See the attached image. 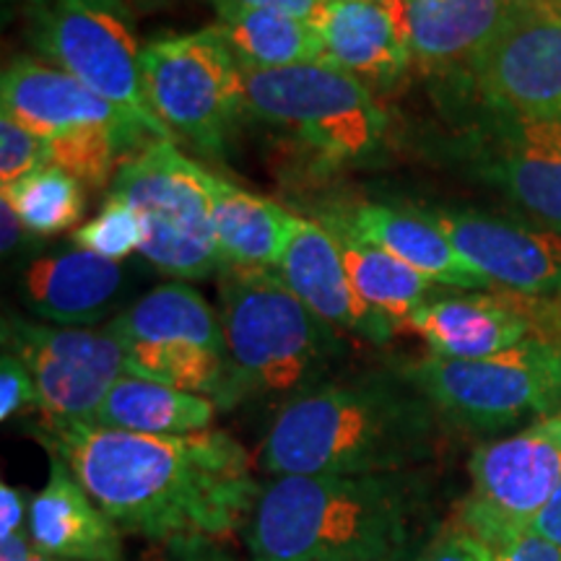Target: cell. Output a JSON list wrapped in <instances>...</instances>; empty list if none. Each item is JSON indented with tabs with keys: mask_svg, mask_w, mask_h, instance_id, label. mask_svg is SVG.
<instances>
[{
	"mask_svg": "<svg viewBox=\"0 0 561 561\" xmlns=\"http://www.w3.org/2000/svg\"><path fill=\"white\" fill-rule=\"evenodd\" d=\"M541 5H546V9L561 16V0H541Z\"/></svg>",
	"mask_w": 561,
	"mask_h": 561,
	"instance_id": "60d3db41",
	"label": "cell"
},
{
	"mask_svg": "<svg viewBox=\"0 0 561 561\" xmlns=\"http://www.w3.org/2000/svg\"><path fill=\"white\" fill-rule=\"evenodd\" d=\"M455 523L483 546L486 561H561V551L530 523L512 520L502 512L473 502L471 496L460 504Z\"/></svg>",
	"mask_w": 561,
	"mask_h": 561,
	"instance_id": "f1b7e54d",
	"label": "cell"
},
{
	"mask_svg": "<svg viewBox=\"0 0 561 561\" xmlns=\"http://www.w3.org/2000/svg\"><path fill=\"white\" fill-rule=\"evenodd\" d=\"M30 541L68 561H125L123 530L58 455H50L45 486L30 496Z\"/></svg>",
	"mask_w": 561,
	"mask_h": 561,
	"instance_id": "44dd1931",
	"label": "cell"
},
{
	"mask_svg": "<svg viewBox=\"0 0 561 561\" xmlns=\"http://www.w3.org/2000/svg\"><path fill=\"white\" fill-rule=\"evenodd\" d=\"M371 3L388 9L392 16H396L405 26V30H409V0H371Z\"/></svg>",
	"mask_w": 561,
	"mask_h": 561,
	"instance_id": "ab89813d",
	"label": "cell"
},
{
	"mask_svg": "<svg viewBox=\"0 0 561 561\" xmlns=\"http://www.w3.org/2000/svg\"><path fill=\"white\" fill-rule=\"evenodd\" d=\"M24 411H39V392L32 371L19 356H0V419L9 421Z\"/></svg>",
	"mask_w": 561,
	"mask_h": 561,
	"instance_id": "1f68e13d",
	"label": "cell"
},
{
	"mask_svg": "<svg viewBox=\"0 0 561 561\" xmlns=\"http://www.w3.org/2000/svg\"><path fill=\"white\" fill-rule=\"evenodd\" d=\"M34 437L128 536L180 546L219 541L250 523L261 483L227 432L157 437L89 421H45Z\"/></svg>",
	"mask_w": 561,
	"mask_h": 561,
	"instance_id": "6da1fadb",
	"label": "cell"
},
{
	"mask_svg": "<svg viewBox=\"0 0 561 561\" xmlns=\"http://www.w3.org/2000/svg\"><path fill=\"white\" fill-rule=\"evenodd\" d=\"M462 87L483 110L561 115V16L541 3L523 9L483 47Z\"/></svg>",
	"mask_w": 561,
	"mask_h": 561,
	"instance_id": "5bb4252c",
	"label": "cell"
},
{
	"mask_svg": "<svg viewBox=\"0 0 561 561\" xmlns=\"http://www.w3.org/2000/svg\"><path fill=\"white\" fill-rule=\"evenodd\" d=\"M138 3H144V5H159V3H167V0H138Z\"/></svg>",
	"mask_w": 561,
	"mask_h": 561,
	"instance_id": "b9f144b4",
	"label": "cell"
},
{
	"mask_svg": "<svg viewBox=\"0 0 561 561\" xmlns=\"http://www.w3.org/2000/svg\"><path fill=\"white\" fill-rule=\"evenodd\" d=\"M401 375L430 398L439 416L476 432H496L561 411V335L536 333L520 346L458 362L426 354Z\"/></svg>",
	"mask_w": 561,
	"mask_h": 561,
	"instance_id": "52a82bcc",
	"label": "cell"
},
{
	"mask_svg": "<svg viewBox=\"0 0 561 561\" xmlns=\"http://www.w3.org/2000/svg\"><path fill=\"white\" fill-rule=\"evenodd\" d=\"M42 167H47L45 140L9 115L0 117V191H9Z\"/></svg>",
	"mask_w": 561,
	"mask_h": 561,
	"instance_id": "4dcf8cb0",
	"label": "cell"
},
{
	"mask_svg": "<svg viewBox=\"0 0 561 561\" xmlns=\"http://www.w3.org/2000/svg\"><path fill=\"white\" fill-rule=\"evenodd\" d=\"M26 39L45 62L128 112L157 140H172L146 100L136 16L128 0H24Z\"/></svg>",
	"mask_w": 561,
	"mask_h": 561,
	"instance_id": "ba28073f",
	"label": "cell"
},
{
	"mask_svg": "<svg viewBox=\"0 0 561 561\" xmlns=\"http://www.w3.org/2000/svg\"><path fill=\"white\" fill-rule=\"evenodd\" d=\"M312 26L325 47V62L371 89L396 87L413 66L409 30L371 0H322Z\"/></svg>",
	"mask_w": 561,
	"mask_h": 561,
	"instance_id": "ffe728a7",
	"label": "cell"
},
{
	"mask_svg": "<svg viewBox=\"0 0 561 561\" xmlns=\"http://www.w3.org/2000/svg\"><path fill=\"white\" fill-rule=\"evenodd\" d=\"M210 5H214L219 16L242 11H273L312 21L322 5V0H210Z\"/></svg>",
	"mask_w": 561,
	"mask_h": 561,
	"instance_id": "836d02e7",
	"label": "cell"
},
{
	"mask_svg": "<svg viewBox=\"0 0 561 561\" xmlns=\"http://www.w3.org/2000/svg\"><path fill=\"white\" fill-rule=\"evenodd\" d=\"M426 210L491 286L520 297H561V231L479 208Z\"/></svg>",
	"mask_w": 561,
	"mask_h": 561,
	"instance_id": "9a60e30c",
	"label": "cell"
},
{
	"mask_svg": "<svg viewBox=\"0 0 561 561\" xmlns=\"http://www.w3.org/2000/svg\"><path fill=\"white\" fill-rule=\"evenodd\" d=\"M276 273L307 310L339 333L369 343H388L396 335V322L356 294L335 237L322 224L291 214Z\"/></svg>",
	"mask_w": 561,
	"mask_h": 561,
	"instance_id": "2e32d148",
	"label": "cell"
},
{
	"mask_svg": "<svg viewBox=\"0 0 561 561\" xmlns=\"http://www.w3.org/2000/svg\"><path fill=\"white\" fill-rule=\"evenodd\" d=\"M462 157L530 221L561 231V115L483 110Z\"/></svg>",
	"mask_w": 561,
	"mask_h": 561,
	"instance_id": "4fadbf2b",
	"label": "cell"
},
{
	"mask_svg": "<svg viewBox=\"0 0 561 561\" xmlns=\"http://www.w3.org/2000/svg\"><path fill=\"white\" fill-rule=\"evenodd\" d=\"M107 328L123 343L128 375L206 396L221 409L227 392L221 318L191 284L157 286Z\"/></svg>",
	"mask_w": 561,
	"mask_h": 561,
	"instance_id": "8fae6325",
	"label": "cell"
},
{
	"mask_svg": "<svg viewBox=\"0 0 561 561\" xmlns=\"http://www.w3.org/2000/svg\"><path fill=\"white\" fill-rule=\"evenodd\" d=\"M364 240L388 250L398 261L411 265L421 276L437 286L458 291L491 289L489 278L471 268L450 237L442 231L426 208L388 206V203H356V206L333 210Z\"/></svg>",
	"mask_w": 561,
	"mask_h": 561,
	"instance_id": "603a6c76",
	"label": "cell"
},
{
	"mask_svg": "<svg viewBox=\"0 0 561 561\" xmlns=\"http://www.w3.org/2000/svg\"><path fill=\"white\" fill-rule=\"evenodd\" d=\"M227 392L221 409L242 401L289 403L333 380L343 333L307 310L273 268H219ZM280 403V405H284Z\"/></svg>",
	"mask_w": 561,
	"mask_h": 561,
	"instance_id": "277c9868",
	"label": "cell"
},
{
	"mask_svg": "<svg viewBox=\"0 0 561 561\" xmlns=\"http://www.w3.org/2000/svg\"><path fill=\"white\" fill-rule=\"evenodd\" d=\"M140 76L151 110L195 153L224 159L244 112V73L219 26L146 42Z\"/></svg>",
	"mask_w": 561,
	"mask_h": 561,
	"instance_id": "9c48e42d",
	"label": "cell"
},
{
	"mask_svg": "<svg viewBox=\"0 0 561 561\" xmlns=\"http://www.w3.org/2000/svg\"><path fill=\"white\" fill-rule=\"evenodd\" d=\"M322 227L331 229L339 244L343 265H346L351 284L359 297L367 301L375 312L396 322L409 325L413 312H419L426 301L437 297V284L411 265L398 261L388 250L377 248L375 242L356 234L339 214H325Z\"/></svg>",
	"mask_w": 561,
	"mask_h": 561,
	"instance_id": "d4e9b609",
	"label": "cell"
},
{
	"mask_svg": "<svg viewBox=\"0 0 561 561\" xmlns=\"http://www.w3.org/2000/svg\"><path fill=\"white\" fill-rule=\"evenodd\" d=\"M144 237L146 231L138 210L121 195L110 193L100 214L73 231V244L81 250L96 252L112 263H121L136 250L140 252Z\"/></svg>",
	"mask_w": 561,
	"mask_h": 561,
	"instance_id": "f546056e",
	"label": "cell"
},
{
	"mask_svg": "<svg viewBox=\"0 0 561 561\" xmlns=\"http://www.w3.org/2000/svg\"><path fill=\"white\" fill-rule=\"evenodd\" d=\"M0 195L11 201L26 231L34 237H53L76 227L87 208L83 182L50 164L26 174Z\"/></svg>",
	"mask_w": 561,
	"mask_h": 561,
	"instance_id": "83f0119b",
	"label": "cell"
},
{
	"mask_svg": "<svg viewBox=\"0 0 561 561\" xmlns=\"http://www.w3.org/2000/svg\"><path fill=\"white\" fill-rule=\"evenodd\" d=\"M0 229H3V237H0V248H3V255L9 257L13 250L19 248L21 242V231H24V221L16 214V208L11 206L9 198L0 195Z\"/></svg>",
	"mask_w": 561,
	"mask_h": 561,
	"instance_id": "f35d334b",
	"label": "cell"
},
{
	"mask_svg": "<svg viewBox=\"0 0 561 561\" xmlns=\"http://www.w3.org/2000/svg\"><path fill=\"white\" fill-rule=\"evenodd\" d=\"M437 430L439 411L401 369L328 380L280 405L261 466L273 479L416 471Z\"/></svg>",
	"mask_w": 561,
	"mask_h": 561,
	"instance_id": "7a4b0ae2",
	"label": "cell"
},
{
	"mask_svg": "<svg viewBox=\"0 0 561 561\" xmlns=\"http://www.w3.org/2000/svg\"><path fill=\"white\" fill-rule=\"evenodd\" d=\"M536 3L541 0H409L413 66L462 83L483 47Z\"/></svg>",
	"mask_w": 561,
	"mask_h": 561,
	"instance_id": "d6986e66",
	"label": "cell"
},
{
	"mask_svg": "<svg viewBox=\"0 0 561 561\" xmlns=\"http://www.w3.org/2000/svg\"><path fill=\"white\" fill-rule=\"evenodd\" d=\"M561 481V411L510 437L483 442L471 458V500L533 523Z\"/></svg>",
	"mask_w": 561,
	"mask_h": 561,
	"instance_id": "e0dca14e",
	"label": "cell"
},
{
	"mask_svg": "<svg viewBox=\"0 0 561 561\" xmlns=\"http://www.w3.org/2000/svg\"><path fill=\"white\" fill-rule=\"evenodd\" d=\"M170 561H237L216 541H193L170 546Z\"/></svg>",
	"mask_w": 561,
	"mask_h": 561,
	"instance_id": "74e56055",
	"label": "cell"
},
{
	"mask_svg": "<svg viewBox=\"0 0 561 561\" xmlns=\"http://www.w3.org/2000/svg\"><path fill=\"white\" fill-rule=\"evenodd\" d=\"M30 523V500L11 483H0V541L26 533Z\"/></svg>",
	"mask_w": 561,
	"mask_h": 561,
	"instance_id": "e575fe53",
	"label": "cell"
},
{
	"mask_svg": "<svg viewBox=\"0 0 561 561\" xmlns=\"http://www.w3.org/2000/svg\"><path fill=\"white\" fill-rule=\"evenodd\" d=\"M530 525L541 533L546 541L553 543L561 551V481L557 491L551 494V500L543 504L536 517H533Z\"/></svg>",
	"mask_w": 561,
	"mask_h": 561,
	"instance_id": "d590c367",
	"label": "cell"
},
{
	"mask_svg": "<svg viewBox=\"0 0 561 561\" xmlns=\"http://www.w3.org/2000/svg\"><path fill=\"white\" fill-rule=\"evenodd\" d=\"M405 328L426 343L432 356L458 362L489 359L541 333L517 294L486 291L434 297L413 312Z\"/></svg>",
	"mask_w": 561,
	"mask_h": 561,
	"instance_id": "ac0fdd59",
	"label": "cell"
},
{
	"mask_svg": "<svg viewBox=\"0 0 561 561\" xmlns=\"http://www.w3.org/2000/svg\"><path fill=\"white\" fill-rule=\"evenodd\" d=\"M123 268L96 252L73 248L37 257L21 273L19 291L26 310L62 328H87L107 318L123 291Z\"/></svg>",
	"mask_w": 561,
	"mask_h": 561,
	"instance_id": "7402d4cb",
	"label": "cell"
},
{
	"mask_svg": "<svg viewBox=\"0 0 561 561\" xmlns=\"http://www.w3.org/2000/svg\"><path fill=\"white\" fill-rule=\"evenodd\" d=\"M3 351L32 371L45 421H91L112 385L128 375L125 348L107 325H42L19 314L3 318Z\"/></svg>",
	"mask_w": 561,
	"mask_h": 561,
	"instance_id": "7c38bea8",
	"label": "cell"
},
{
	"mask_svg": "<svg viewBox=\"0 0 561 561\" xmlns=\"http://www.w3.org/2000/svg\"><path fill=\"white\" fill-rule=\"evenodd\" d=\"M221 37L242 70H276L325 60V47L312 21L273 11L219 16Z\"/></svg>",
	"mask_w": 561,
	"mask_h": 561,
	"instance_id": "4316f807",
	"label": "cell"
},
{
	"mask_svg": "<svg viewBox=\"0 0 561 561\" xmlns=\"http://www.w3.org/2000/svg\"><path fill=\"white\" fill-rule=\"evenodd\" d=\"M198 161L157 140L125 161L112 191L130 203L144 221L140 255L174 280H198L219 273L210 201Z\"/></svg>",
	"mask_w": 561,
	"mask_h": 561,
	"instance_id": "30bf717a",
	"label": "cell"
},
{
	"mask_svg": "<svg viewBox=\"0 0 561 561\" xmlns=\"http://www.w3.org/2000/svg\"><path fill=\"white\" fill-rule=\"evenodd\" d=\"M0 561H68V559L50 557V553L37 549V546L30 541L26 533H21V536L0 541Z\"/></svg>",
	"mask_w": 561,
	"mask_h": 561,
	"instance_id": "8d00e7d4",
	"label": "cell"
},
{
	"mask_svg": "<svg viewBox=\"0 0 561 561\" xmlns=\"http://www.w3.org/2000/svg\"><path fill=\"white\" fill-rule=\"evenodd\" d=\"M416 471L278 476L244 525L252 561H403L426 528Z\"/></svg>",
	"mask_w": 561,
	"mask_h": 561,
	"instance_id": "3957f363",
	"label": "cell"
},
{
	"mask_svg": "<svg viewBox=\"0 0 561 561\" xmlns=\"http://www.w3.org/2000/svg\"><path fill=\"white\" fill-rule=\"evenodd\" d=\"M413 561H486V551L476 541L468 530H462L458 523L453 528L442 530L437 538L426 543L424 551Z\"/></svg>",
	"mask_w": 561,
	"mask_h": 561,
	"instance_id": "d6a6232c",
	"label": "cell"
},
{
	"mask_svg": "<svg viewBox=\"0 0 561 561\" xmlns=\"http://www.w3.org/2000/svg\"><path fill=\"white\" fill-rule=\"evenodd\" d=\"M216 411L219 405L206 396L123 375L112 385L89 424L121 432L157 434V437H182V434L208 432Z\"/></svg>",
	"mask_w": 561,
	"mask_h": 561,
	"instance_id": "484cf974",
	"label": "cell"
},
{
	"mask_svg": "<svg viewBox=\"0 0 561 561\" xmlns=\"http://www.w3.org/2000/svg\"><path fill=\"white\" fill-rule=\"evenodd\" d=\"M210 201L219 268H273L289 234L291 210L203 172Z\"/></svg>",
	"mask_w": 561,
	"mask_h": 561,
	"instance_id": "cb8c5ba5",
	"label": "cell"
},
{
	"mask_svg": "<svg viewBox=\"0 0 561 561\" xmlns=\"http://www.w3.org/2000/svg\"><path fill=\"white\" fill-rule=\"evenodd\" d=\"M244 112L297 140L322 164H362L380 153L388 115L375 89L331 62L242 70Z\"/></svg>",
	"mask_w": 561,
	"mask_h": 561,
	"instance_id": "8992f818",
	"label": "cell"
},
{
	"mask_svg": "<svg viewBox=\"0 0 561 561\" xmlns=\"http://www.w3.org/2000/svg\"><path fill=\"white\" fill-rule=\"evenodd\" d=\"M0 107L3 115L45 140L47 164L89 187L110 185L125 161L157 144L128 112L37 58H19L5 66Z\"/></svg>",
	"mask_w": 561,
	"mask_h": 561,
	"instance_id": "5b68a950",
	"label": "cell"
}]
</instances>
